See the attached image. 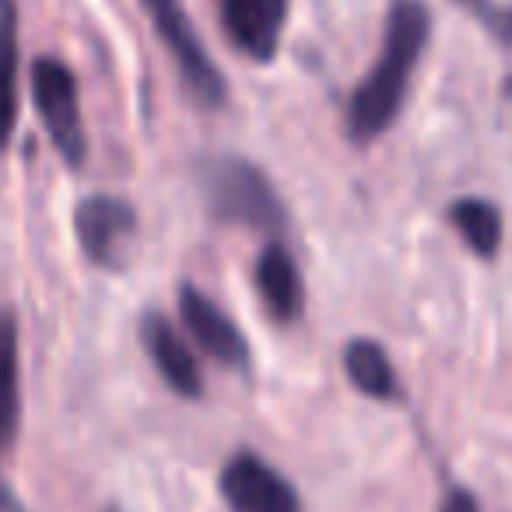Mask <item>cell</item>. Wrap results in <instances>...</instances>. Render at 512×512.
I'll return each mask as SVG.
<instances>
[{
	"instance_id": "obj_1",
	"label": "cell",
	"mask_w": 512,
	"mask_h": 512,
	"mask_svg": "<svg viewBox=\"0 0 512 512\" xmlns=\"http://www.w3.org/2000/svg\"><path fill=\"white\" fill-rule=\"evenodd\" d=\"M428 8L421 0H393L386 18V39L376 67L365 74L348 106V137L369 144L397 123L407 85L428 43Z\"/></svg>"
},
{
	"instance_id": "obj_2",
	"label": "cell",
	"mask_w": 512,
	"mask_h": 512,
	"mask_svg": "<svg viewBox=\"0 0 512 512\" xmlns=\"http://www.w3.org/2000/svg\"><path fill=\"white\" fill-rule=\"evenodd\" d=\"M200 186L211 218L225 225L256 228V232H281L285 225V204L264 169L246 158L218 155L204 162L200 169Z\"/></svg>"
},
{
	"instance_id": "obj_3",
	"label": "cell",
	"mask_w": 512,
	"mask_h": 512,
	"mask_svg": "<svg viewBox=\"0 0 512 512\" xmlns=\"http://www.w3.org/2000/svg\"><path fill=\"white\" fill-rule=\"evenodd\" d=\"M32 99H36L39 120H43L60 158L71 169H81L88 158V137L85 123H81L78 81H74L71 67L53 57H39L32 64Z\"/></svg>"
},
{
	"instance_id": "obj_4",
	"label": "cell",
	"mask_w": 512,
	"mask_h": 512,
	"mask_svg": "<svg viewBox=\"0 0 512 512\" xmlns=\"http://www.w3.org/2000/svg\"><path fill=\"white\" fill-rule=\"evenodd\" d=\"M141 4L151 15V22H155V32L162 36L165 50L176 60L179 74H183L193 99L207 109H218L221 102H225V78H221V71L214 67V60L207 57L204 43H200L197 32H193L190 18L179 8V0H141Z\"/></svg>"
},
{
	"instance_id": "obj_5",
	"label": "cell",
	"mask_w": 512,
	"mask_h": 512,
	"mask_svg": "<svg viewBox=\"0 0 512 512\" xmlns=\"http://www.w3.org/2000/svg\"><path fill=\"white\" fill-rule=\"evenodd\" d=\"M228 512H306L295 484L264 456L235 453L218 477Z\"/></svg>"
},
{
	"instance_id": "obj_6",
	"label": "cell",
	"mask_w": 512,
	"mask_h": 512,
	"mask_svg": "<svg viewBox=\"0 0 512 512\" xmlns=\"http://www.w3.org/2000/svg\"><path fill=\"white\" fill-rule=\"evenodd\" d=\"M74 232H78L81 249L92 264L116 271V267H123L137 239V211L123 197L92 193L74 211Z\"/></svg>"
},
{
	"instance_id": "obj_7",
	"label": "cell",
	"mask_w": 512,
	"mask_h": 512,
	"mask_svg": "<svg viewBox=\"0 0 512 512\" xmlns=\"http://www.w3.org/2000/svg\"><path fill=\"white\" fill-rule=\"evenodd\" d=\"M179 320L190 330V337L197 341V348L204 355H211L214 362L228 365V369H249V344L246 334L235 327V320L218 306L214 299H207L200 288L183 285L179 288Z\"/></svg>"
},
{
	"instance_id": "obj_8",
	"label": "cell",
	"mask_w": 512,
	"mask_h": 512,
	"mask_svg": "<svg viewBox=\"0 0 512 512\" xmlns=\"http://www.w3.org/2000/svg\"><path fill=\"white\" fill-rule=\"evenodd\" d=\"M225 36L249 60H267L278 53L281 32H285L288 0H218Z\"/></svg>"
},
{
	"instance_id": "obj_9",
	"label": "cell",
	"mask_w": 512,
	"mask_h": 512,
	"mask_svg": "<svg viewBox=\"0 0 512 512\" xmlns=\"http://www.w3.org/2000/svg\"><path fill=\"white\" fill-rule=\"evenodd\" d=\"M141 344L172 393H179L186 400L204 397V376H200L197 358H193V351L186 348L179 330L162 313L141 316Z\"/></svg>"
},
{
	"instance_id": "obj_10",
	"label": "cell",
	"mask_w": 512,
	"mask_h": 512,
	"mask_svg": "<svg viewBox=\"0 0 512 512\" xmlns=\"http://www.w3.org/2000/svg\"><path fill=\"white\" fill-rule=\"evenodd\" d=\"M253 281L264 309L278 323H295L306 309V285H302L299 264L285 242H267L256 256Z\"/></svg>"
},
{
	"instance_id": "obj_11",
	"label": "cell",
	"mask_w": 512,
	"mask_h": 512,
	"mask_svg": "<svg viewBox=\"0 0 512 512\" xmlns=\"http://www.w3.org/2000/svg\"><path fill=\"white\" fill-rule=\"evenodd\" d=\"M22 362H18L15 309L0 306V453L15 446L22 425Z\"/></svg>"
},
{
	"instance_id": "obj_12",
	"label": "cell",
	"mask_w": 512,
	"mask_h": 512,
	"mask_svg": "<svg viewBox=\"0 0 512 512\" xmlns=\"http://www.w3.org/2000/svg\"><path fill=\"white\" fill-rule=\"evenodd\" d=\"M344 372H348L351 386L358 393L372 400H397L400 383H397V369H393L390 355L379 341L369 337H355V341L344 348Z\"/></svg>"
},
{
	"instance_id": "obj_13",
	"label": "cell",
	"mask_w": 512,
	"mask_h": 512,
	"mask_svg": "<svg viewBox=\"0 0 512 512\" xmlns=\"http://www.w3.org/2000/svg\"><path fill=\"white\" fill-rule=\"evenodd\" d=\"M18 127V8L0 0V151Z\"/></svg>"
},
{
	"instance_id": "obj_14",
	"label": "cell",
	"mask_w": 512,
	"mask_h": 512,
	"mask_svg": "<svg viewBox=\"0 0 512 512\" xmlns=\"http://www.w3.org/2000/svg\"><path fill=\"white\" fill-rule=\"evenodd\" d=\"M449 221L477 256H495L502 246V211L484 197H460L449 204Z\"/></svg>"
},
{
	"instance_id": "obj_15",
	"label": "cell",
	"mask_w": 512,
	"mask_h": 512,
	"mask_svg": "<svg viewBox=\"0 0 512 512\" xmlns=\"http://www.w3.org/2000/svg\"><path fill=\"white\" fill-rule=\"evenodd\" d=\"M460 4L498 39V43L512 46V8H498L491 0H460Z\"/></svg>"
},
{
	"instance_id": "obj_16",
	"label": "cell",
	"mask_w": 512,
	"mask_h": 512,
	"mask_svg": "<svg viewBox=\"0 0 512 512\" xmlns=\"http://www.w3.org/2000/svg\"><path fill=\"white\" fill-rule=\"evenodd\" d=\"M439 512H481V502L467 488H449L439 502Z\"/></svg>"
}]
</instances>
